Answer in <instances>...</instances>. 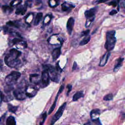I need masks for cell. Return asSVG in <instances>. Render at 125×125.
<instances>
[{"mask_svg":"<svg viewBox=\"0 0 125 125\" xmlns=\"http://www.w3.org/2000/svg\"><path fill=\"white\" fill-rule=\"evenodd\" d=\"M21 55V52L16 49H12L9 54L4 58L5 64L11 67H15L20 64V60L18 58Z\"/></svg>","mask_w":125,"mask_h":125,"instance_id":"obj_1","label":"cell"},{"mask_svg":"<svg viewBox=\"0 0 125 125\" xmlns=\"http://www.w3.org/2000/svg\"><path fill=\"white\" fill-rule=\"evenodd\" d=\"M116 42L115 37V31L114 30L109 31L107 33L106 42L105 45V48L108 51H111L114 48Z\"/></svg>","mask_w":125,"mask_h":125,"instance_id":"obj_2","label":"cell"},{"mask_svg":"<svg viewBox=\"0 0 125 125\" xmlns=\"http://www.w3.org/2000/svg\"><path fill=\"white\" fill-rule=\"evenodd\" d=\"M21 74L20 72L17 71L12 72L5 78V83L8 86H13L17 80L21 77Z\"/></svg>","mask_w":125,"mask_h":125,"instance_id":"obj_3","label":"cell"},{"mask_svg":"<svg viewBox=\"0 0 125 125\" xmlns=\"http://www.w3.org/2000/svg\"><path fill=\"white\" fill-rule=\"evenodd\" d=\"M66 103H65L63 105L61 106L60 108L57 111V112H56V113L52 117L49 125H54L55 123L60 118L62 115V113H63V112L66 107Z\"/></svg>","mask_w":125,"mask_h":125,"instance_id":"obj_4","label":"cell"},{"mask_svg":"<svg viewBox=\"0 0 125 125\" xmlns=\"http://www.w3.org/2000/svg\"><path fill=\"white\" fill-rule=\"evenodd\" d=\"M49 73L48 71L46 69L43 70L42 72L41 76V82H42V86L43 87L47 86L49 83Z\"/></svg>","mask_w":125,"mask_h":125,"instance_id":"obj_5","label":"cell"},{"mask_svg":"<svg viewBox=\"0 0 125 125\" xmlns=\"http://www.w3.org/2000/svg\"><path fill=\"white\" fill-rule=\"evenodd\" d=\"M14 95L15 97L19 100H23L26 98V94L24 93V91L23 88H18L14 92Z\"/></svg>","mask_w":125,"mask_h":125,"instance_id":"obj_6","label":"cell"},{"mask_svg":"<svg viewBox=\"0 0 125 125\" xmlns=\"http://www.w3.org/2000/svg\"><path fill=\"white\" fill-rule=\"evenodd\" d=\"M98 10V7L93 8L88 10L86 11L85 12V15L87 19H90L94 17Z\"/></svg>","mask_w":125,"mask_h":125,"instance_id":"obj_7","label":"cell"},{"mask_svg":"<svg viewBox=\"0 0 125 125\" xmlns=\"http://www.w3.org/2000/svg\"><path fill=\"white\" fill-rule=\"evenodd\" d=\"M74 23H75L74 19L72 17H70L68 19L66 24V28L67 32L70 35L72 32L73 27L74 26Z\"/></svg>","mask_w":125,"mask_h":125,"instance_id":"obj_8","label":"cell"},{"mask_svg":"<svg viewBox=\"0 0 125 125\" xmlns=\"http://www.w3.org/2000/svg\"><path fill=\"white\" fill-rule=\"evenodd\" d=\"M110 53L109 52H108L107 53H105L102 58L101 59L100 62L99 64V66L101 67H103L105 65V64H107V62H108V60L109 59V58L110 56Z\"/></svg>","mask_w":125,"mask_h":125,"instance_id":"obj_9","label":"cell"},{"mask_svg":"<svg viewBox=\"0 0 125 125\" xmlns=\"http://www.w3.org/2000/svg\"><path fill=\"white\" fill-rule=\"evenodd\" d=\"M61 54V49L60 48H56L53 50L52 53V58L53 60H57Z\"/></svg>","mask_w":125,"mask_h":125,"instance_id":"obj_10","label":"cell"},{"mask_svg":"<svg viewBox=\"0 0 125 125\" xmlns=\"http://www.w3.org/2000/svg\"><path fill=\"white\" fill-rule=\"evenodd\" d=\"M27 7L26 5L25 6H21L19 8H18L16 12H15V13L17 15H20L21 14L22 15H23L25 13H26V12L27 11Z\"/></svg>","mask_w":125,"mask_h":125,"instance_id":"obj_11","label":"cell"},{"mask_svg":"<svg viewBox=\"0 0 125 125\" xmlns=\"http://www.w3.org/2000/svg\"><path fill=\"white\" fill-rule=\"evenodd\" d=\"M123 61H124V58H121L118 59L117 60L114 68V71L116 72L119 70V68L121 67V66L122 65Z\"/></svg>","mask_w":125,"mask_h":125,"instance_id":"obj_12","label":"cell"},{"mask_svg":"<svg viewBox=\"0 0 125 125\" xmlns=\"http://www.w3.org/2000/svg\"><path fill=\"white\" fill-rule=\"evenodd\" d=\"M84 96V92L83 91H79L76 92L74 95L73 97V101H76L79 99Z\"/></svg>","mask_w":125,"mask_h":125,"instance_id":"obj_13","label":"cell"},{"mask_svg":"<svg viewBox=\"0 0 125 125\" xmlns=\"http://www.w3.org/2000/svg\"><path fill=\"white\" fill-rule=\"evenodd\" d=\"M42 17H43V13H38V14H37L35 19V21H34V25L35 26H37V25H38L39 23L40 22L41 20H42Z\"/></svg>","mask_w":125,"mask_h":125,"instance_id":"obj_14","label":"cell"},{"mask_svg":"<svg viewBox=\"0 0 125 125\" xmlns=\"http://www.w3.org/2000/svg\"><path fill=\"white\" fill-rule=\"evenodd\" d=\"M7 125H16L15 118L13 116H9L7 120Z\"/></svg>","mask_w":125,"mask_h":125,"instance_id":"obj_15","label":"cell"},{"mask_svg":"<svg viewBox=\"0 0 125 125\" xmlns=\"http://www.w3.org/2000/svg\"><path fill=\"white\" fill-rule=\"evenodd\" d=\"M90 36L89 35L86 36V37L84 38V39L82 41H81V42L80 43V45L84 46L87 44V43L90 42Z\"/></svg>","mask_w":125,"mask_h":125,"instance_id":"obj_16","label":"cell"},{"mask_svg":"<svg viewBox=\"0 0 125 125\" xmlns=\"http://www.w3.org/2000/svg\"><path fill=\"white\" fill-rule=\"evenodd\" d=\"M59 94H59V93H58L57 96H56V98H55V101H54V102L53 105H52V106L51 107V109H49V111H48V113L49 115V114H51L52 113V111L54 110V109H55V108L56 105V103H57V100H58V96H59Z\"/></svg>","mask_w":125,"mask_h":125,"instance_id":"obj_17","label":"cell"},{"mask_svg":"<svg viewBox=\"0 0 125 125\" xmlns=\"http://www.w3.org/2000/svg\"><path fill=\"white\" fill-rule=\"evenodd\" d=\"M59 0H49V4L50 7L51 8L55 7L58 4Z\"/></svg>","mask_w":125,"mask_h":125,"instance_id":"obj_18","label":"cell"},{"mask_svg":"<svg viewBox=\"0 0 125 125\" xmlns=\"http://www.w3.org/2000/svg\"><path fill=\"white\" fill-rule=\"evenodd\" d=\"M8 110L10 112H13V113H15V112L16 111L17 109H18V107H15V106H13L9 104L8 105Z\"/></svg>","mask_w":125,"mask_h":125,"instance_id":"obj_19","label":"cell"},{"mask_svg":"<svg viewBox=\"0 0 125 125\" xmlns=\"http://www.w3.org/2000/svg\"><path fill=\"white\" fill-rule=\"evenodd\" d=\"M112 99H113V95L111 93L106 95L104 97V100L105 101H110L112 100Z\"/></svg>","mask_w":125,"mask_h":125,"instance_id":"obj_20","label":"cell"},{"mask_svg":"<svg viewBox=\"0 0 125 125\" xmlns=\"http://www.w3.org/2000/svg\"><path fill=\"white\" fill-rule=\"evenodd\" d=\"M100 110L99 109H94L91 110L90 112V115L92 116L93 115H98L100 114Z\"/></svg>","mask_w":125,"mask_h":125,"instance_id":"obj_21","label":"cell"},{"mask_svg":"<svg viewBox=\"0 0 125 125\" xmlns=\"http://www.w3.org/2000/svg\"><path fill=\"white\" fill-rule=\"evenodd\" d=\"M47 117V113H46V112H45V113L43 114V121L41 122L40 125H43V123L45 122V121L46 120V119Z\"/></svg>","mask_w":125,"mask_h":125,"instance_id":"obj_22","label":"cell"},{"mask_svg":"<svg viewBox=\"0 0 125 125\" xmlns=\"http://www.w3.org/2000/svg\"><path fill=\"white\" fill-rule=\"evenodd\" d=\"M7 24L9 25V26H11V27H18L19 26H17V25H16L14 22H12V21H9L7 23Z\"/></svg>","mask_w":125,"mask_h":125,"instance_id":"obj_23","label":"cell"},{"mask_svg":"<svg viewBox=\"0 0 125 125\" xmlns=\"http://www.w3.org/2000/svg\"><path fill=\"white\" fill-rule=\"evenodd\" d=\"M117 4V1H116V0H113V1H111V2H110V3H109V5H112V6H113V7H116Z\"/></svg>","mask_w":125,"mask_h":125,"instance_id":"obj_24","label":"cell"},{"mask_svg":"<svg viewBox=\"0 0 125 125\" xmlns=\"http://www.w3.org/2000/svg\"><path fill=\"white\" fill-rule=\"evenodd\" d=\"M2 8H3V10L4 11H7L8 10H10V11H12V9L9 7H8V6H7V5L3 6Z\"/></svg>","mask_w":125,"mask_h":125,"instance_id":"obj_25","label":"cell"},{"mask_svg":"<svg viewBox=\"0 0 125 125\" xmlns=\"http://www.w3.org/2000/svg\"><path fill=\"white\" fill-rule=\"evenodd\" d=\"M92 121L93 122H94L96 124H97L98 125H101L100 121L99 118H97V119H94V120L93 119Z\"/></svg>","mask_w":125,"mask_h":125,"instance_id":"obj_26","label":"cell"},{"mask_svg":"<svg viewBox=\"0 0 125 125\" xmlns=\"http://www.w3.org/2000/svg\"><path fill=\"white\" fill-rule=\"evenodd\" d=\"M90 33V30H87L86 31H84L83 32L81 33V36H86L88 35Z\"/></svg>","mask_w":125,"mask_h":125,"instance_id":"obj_27","label":"cell"},{"mask_svg":"<svg viewBox=\"0 0 125 125\" xmlns=\"http://www.w3.org/2000/svg\"><path fill=\"white\" fill-rule=\"evenodd\" d=\"M67 88L68 89V91H67V95H68V94L70 92V91L72 89V86L70 84H68L67 86Z\"/></svg>","mask_w":125,"mask_h":125,"instance_id":"obj_28","label":"cell"},{"mask_svg":"<svg viewBox=\"0 0 125 125\" xmlns=\"http://www.w3.org/2000/svg\"><path fill=\"white\" fill-rule=\"evenodd\" d=\"M21 41H22V40L21 39H18V38H15L13 40V41H12V42H13L14 44H15V43H19Z\"/></svg>","mask_w":125,"mask_h":125,"instance_id":"obj_29","label":"cell"},{"mask_svg":"<svg viewBox=\"0 0 125 125\" xmlns=\"http://www.w3.org/2000/svg\"><path fill=\"white\" fill-rule=\"evenodd\" d=\"M68 7H67L66 5H65L64 4H62V10L64 11H66L67 10H68Z\"/></svg>","mask_w":125,"mask_h":125,"instance_id":"obj_30","label":"cell"},{"mask_svg":"<svg viewBox=\"0 0 125 125\" xmlns=\"http://www.w3.org/2000/svg\"><path fill=\"white\" fill-rule=\"evenodd\" d=\"M117 11L116 10H111L110 12V13H109V15H115L117 13Z\"/></svg>","mask_w":125,"mask_h":125,"instance_id":"obj_31","label":"cell"},{"mask_svg":"<svg viewBox=\"0 0 125 125\" xmlns=\"http://www.w3.org/2000/svg\"><path fill=\"white\" fill-rule=\"evenodd\" d=\"M4 99V95L2 92H0V104Z\"/></svg>","mask_w":125,"mask_h":125,"instance_id":"obj_32","label":"cell"},{"mask_svg":"<svg viewBox=\"0 0 125 125\" xmlns=\"http://www.w3.org/2000/svg\"><path fill=\"white\" fill-rule=\"evenodd\" d=\"M76 67H77V64L76 62H74L73 63V66H72V70H75L76 68Z\"/></svg>","mask_w":125,"mask_h":125,"instance_id":"obj_33","label":"cell"},{"mask_svg":"<svg viewBox=\"0 0 125 125\" xmlns=\"http://www.w3.org/2000/svg\"><path fill=\"white\" fill-rule=\"evenodd\" d=\"M108 0H98V3L100 4V3H104L105 2L108 1Z\"/></svg>","mask_w":125,"mask_h":125,"instance_id":"obj_34","label":"cell"},{"mask_svg":"<svg viewBox=\"0 0 125 125\" xmlns=\"http://www.w3.org/2000/svg\"><path fill=\"white\" fill-rule=\"evenodd\" d=\"M4 30L5 31H7V30H8V27H4Z\"/></svg>","mask_w":125,"mask_h":125,"instance_id":"obj_35","label":"cell"}]
</instances>
